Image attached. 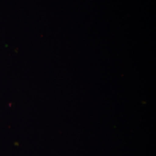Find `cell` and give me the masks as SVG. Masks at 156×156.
Instances as JSON below:
<instances>
[]
</instances>
